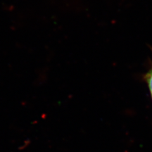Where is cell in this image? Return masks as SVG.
<instances>
[{
	"mask_svg": "<svg viewBox=\"0 0 152 152\" xmlns=\"http://www.w3.org/2000/svg\"><path fill=\"white\" fill-rule=\"evenodd\" d=\"M144 79L147 84H148V87L149 88L150 93L152 98V68L149 70L148 72L145 75Z\"/></svg>",
	"mask_w": 152,
	"mask_h": 152,
	"instance_id": "cell-1",
	"label": "cell"
}]
</instances>
